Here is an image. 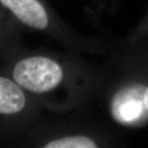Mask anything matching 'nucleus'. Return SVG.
I'll return each mask as SVG.
<instances>
[{"mask_svg": "<svg viewBox=\"0 0 148 148\" xmlns=\"http://www.w3.org/2000/svg\"><path fill=\"white\" fill-rule=\"evenodd\" d=\"M43 147L46 148H95L97 147V144L89 137L74 135L51 140Z\"/></svg>", "mask_w": 148, "mask_h": 148, "instance_id": "39448f33", "label": "nucleus"}, {"mask_svg": "<svg viewBox=\"0 0 148 148\" xmlns=\"http://www.w3.org/2000/svg\"><path fill=\"white\" fill-rule=\"evenodd\" d=\"M5 12V11L0 7V49L2 48L3 44L4 42V37H5V27L3 25V20H2V18H3L2 17V16H3L2 12Z\"/></svg>", "mask_w": 148, "mask_h": 148, "instance_id": "423d86ee", "label": "nucleus"}, {"mask_svg": "<svg viewBox=\"0 0 148 148\" xmlns=\"http://www.w3.org/2000/svg\"><path fill=\"white\" fill-rule=\"evenodd\" d=\"M31 109L29 94L10 76L0 73V138L21 128Z\"/></svg>", "mask_w": 148, "mask_h": 148, "instance_id": "f03ea898", "label": "nucleus"}, {"mask_svg": "<svg viewBox=\"0 0 148 148\" xmlns=\"http://www.w3.org/2000/svg\"><path fill=\"white\" fill-rule=\"evenodd\" d=\"M0 7L25 27L39 31L49 27V13L41 0H0Z\"/></svg>", "mask_w": 148, "mask_h": 148, "instance_id": "7ed1b4c3", "label": "nucleus"}, {"mask_svg": "<svg viewBox=\"0 0 148 148\" xmlns=\"http://www.w3.org/2000/svg\"><path fill=\"white\" fill-rule=\"evenodd\" d=\"M143 93L139 95L133 90L126 89L119 91L111 103L114 118L122 123H131L140 118L143 110Z\"/></svg>", "mask_w": 148, "mask_h": 148, "instance_id": "20e7f679", "label": "nucleus"}, {"mask_svg": "<svg viewBox=\"0 0 148 148\" xmlns=\"http://www.w3.org/2000/svg\"><path fill=\"white\" fill-rule=\"evenodd\" d=\"M143 103L146 108V110L148 112V86L143 91Z\"/></svg>", "mask_w": 148, "mask_h": 148, "instance_id": "0eeeda50", "label": "nucleus"}, {"mask_svg": "<svg viewBox=\"0 0 148 148\" xmlns=\"http://www.w3.org/2000/svg\"><path fill=\"white\" fill-rule=\"evenodd\" d=\"M9 76L29 95H43L60 84L64 72L61 65L52 58L28 54L13 60Z\"/></svg>", "mask_w": 148, "mask_h": 148, "instance_id": "f257e3e1", "label": "nucleus"}]
</instances>
